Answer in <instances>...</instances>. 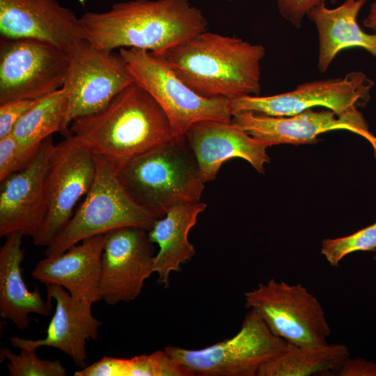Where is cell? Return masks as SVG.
I'll return each mask as SVG.
<instances>
[{
    "instance_id": "17",
    "label": "cell",
    "mask_w": 376,
    "mask_h": 376,
    "mask_svg": "<svg viewBox=\"0 0 376 376\" xmlns=\"http://www.w3.org/2000/svg\"><path fill=\"white\" fill-rule=\"evenodd\" d=\"M45 285L47 299L56 303L46 336L37 340L13 336L9 339L10 343L19 349L54 347L70 357L76 366L84 368L88 361L86 341L98 339L102 322L93 315L92 304L75 299L60 285Z\"/></svg>"
},
{
    "instance_id": "4",
    "label": "cell",
    "mask_w": 376,
    "mask_h": 376,
    "mask_svg": "<svg viewBox=\"0 0 376 376\" xmlns=\"http://www.w3.org/2000/svg\"><path fill=\"white\" fill-rule=\"evenodd\" d=\"M116 175L132 199L156 219L175 204L199 202L205 183L185 136L134 158Z\"/></svg>"
},
{
    "instance_id": "8",
    "label": "cell",
    "mask_w": 376,
    "mask_h": 376,
    "mask_svg": "<svg viewBox=\"0 0 376 376\" xmlns=\"http://www.w3.org/2000/svg\"><path fill=\"white\" fill-rule=\"evenodd\" d=\"M247 308L256 311L270 331L296 345L327 344L331 329L317 297L300 283L274 279L244 293Z\"/></svg>"
},
{
    "instance_id": "35",
    "label": "cell",
    "mask_w": 376,
    "mask_h": 376,
    "mask_svg": "<svg viewBox=\"0 0 376 376\" xmlns=\"http://www.w3.org/2000/svg\"><path fill=\"white\" fill-rule=\"evenodd\" d=\"M374 153H375V157H376V151H375Z\"/></svg>"
},
{
    "instance_id": "13",
    "label": "cell",
    "mask_w": 376,
    "mask_h": 376,
    "mask_svg": "<svg viewBox=\"0 0 376 376\" xmlns=\"http://www.w3.org/2000/svg\"><path fill=\"white\" fill-rule=\"evenodd\" d=\"M148 230L125 226L107 233L101 258L100 297L109 305L134 300L154 273Z\"/></svg>"
},
{
    "instance_id": "23",
    "label": "cell",
    "mask_w": 376,
    "mask_h": 376,
    "mask_svg": "<svg viewBox=\"0 0 376 376\" xmlns=\"http://www.w3.org/2000/svg\"><path fill=\"white\" fill-rule=\"evenodd\" d=\"M349 357L347 347L340 343L308 345L288 343L260 369L257 376H309L337 372Z\"/></svg>"
},
{
    "instance_id": "18",
    "label": "cell",
    "mask_w": 376,
    "mask_h": 376,
    "mask_svg": "<svg viewBox=\"0 0 376 376\" xmlns=\"http://www.w3.org/2000/svg\"><path fill=\"white\" fill-rule=\"evenodd\" d=\"M185 137L193 150L205 182L212 181L222 164L234 157L247 161L258 172L270 162L262 141L230 122L204 120L193 124Z\"/></svg>"
},
{
    "instance_id": "27",
    "label": "cell",
    "mask_w": 376,
    "mask_h": 376,
    "mask_svg": "<svg viewBox=\"0 0 376 376\" xmlns=\"http://www.w3.org/2000/svg\"><path fill=\"white\" fill-rule=\"evenodd\" d=\"M376 250V221L347 236L324 239L321 253L331 267H337L347 255L356 251Z\"/></svg>"
},
{
    "instance_id": "16",
    "label": "cell",
    "mask_w": 376,
    "mask_h": 376,
    "mask_svg": "<svg viewBox=\"0 0 376 376\" xmlns=\"http://www.w3.org/2000/svg\"><path fill=\"white\" fill-rule=\"evenodd\" d=\"M0 36L45 42L65 53L85 40L80 18L56 0H0Z\"/></svg>"
},
{
    "instance_id": "20",
    "label": "cell",
    "mask_w": 376,
    "mask_h": 376,
    "mask_svg": "<svg viewBox=\"0 0 376 376\" xmlns=\"http://www.w3.org/2000/svg\"><path fill=\"white\" fill-rule=\"evenodd\" d=\"M22 236L19 232L8 235L0 249V315L19 329L29 326L31 313L48 316L52 312V300L45 301L37 288L29 290L24 281Z\"/></svg>"
},
{
    "instance_id": "28",
    "label": "cell",
    "mask_w": 376,
    "mask_h": 376,
    "mask_svg": "<svg viewBox=\"0 0 376 376\" xmlns=\"http://www.w3.org/2000/svg\"><path fill=\"white\" fill-rule=\"evenodd\" d=\"M42 144H24L12 134L0 139V182L31 164Z\"/></svg>"
},
{
    "instance_id": "9",
    "label": "cell",
    "mask_w": 376,
    "mask_h": 376,
    "mask_svg": "<svg viewBox=\"0 0 376 376\" xmlns=\"http://www.w3.org/2000/svg\"><path fill=\"white\" fill-rule=\"evenodd\" d=\"M67 54L69 65L62 88L68 98L69 125L102 110L134 81L120 53L95 48L84 40Z\"/></svg>"
},
{
    "instance_id": "34",
    "label": "cell",
    "mask_w": 376,
    "mask_h": 376,
    "mask_svg": "<svg viewBox=\"0 0 376 376\" xmlns=\"http://www.w3.org/2000/svg\"><path fill=\"white\" fill-rule=\"evenodd\" d=\"M225 1H235V0H225Z\"/></svg>"
},
{
    "instance_id": "33",
    "label": "cell",
    "mask_w": 376,
    "mask_h": 376,
    "mask_svg": "<svg viewBox=\"0 0 376 376\" xmlns=\"http://www.w3.org/2000/svg\"><path fill=\"white\" fill-rule=\"evenodd\" d=\"M373 259L375 260V261L376 262V253L373 256Z\"/></svg>"
},
{
    "instance_id": "21",
    "label": "cell",
    "mask_w": 376,
    "mask_h": 376,
    "mask_svg": "<svg viewBox=\"0 0 376 376\" xmlns=\"http://www.w3.org/2000/svg\"><path fill=\"white\" fill-rule=\"evenodd\" d=\"M367 0H345L336 8L325 3L308 14L317 29L319 40L318 69L325 72L336 55L343 49L361 48L376 57V33L364 32L357 16Z\"/></svg>"
},
{
    "instance_id": "5",
    "label": "cell",
    "mask_w": 376,
    "mask_h": 376,
    "mask_svg": "<svg viewBox=\"0 0 376 376\" xmlns=\"http://www.w3.org/2000/svg\"><path fill=\"white\" fill-rule=\"evenodd\" d=\"M95 159L93 185L68 222L46 246V256L60 254L86 238L125 226L148 231L157 219L132 199L104 158L95 155Z\"/></svg>"
},
{
    "instance_id": "11",
    "label": "cell",
    "mask_w": 376,
    "mask_h": 376,
    "mask_svg": "<svg viewBox=\"0 0 376 376\" xmlns=\"http://www.w3.org/2000/svg\"><path fill=\"white\" fill-rule=\"evenodd\" d=\"M373 84L363 72L354 71L343 78L306 82L281 94L240 96L230 100V105L232 115L252 111L272 116H290L322 107L340 116L357 106L364 107Z\"/></svg>"
},
{
    "instance_id": "3",
    "label": "cell",
    "mask_w": 376,
    "mask_h": 376,
    "mask_svg": "<svg viewBox=\"0 0 376 376\" xmlns=\"http://www.w3.org/2000/svg\"><path fill=\"white\" fill-rule=\"evenodd\" d=\"M265 54L262 45L207 30L159 55L199 95L231 100L259 95Z\"/></svg>"
},
{
    "instance_id": "32",
    "label": "cell",
    "mask_w": 376,
    "mask_h": 376,
    "mask_svg": "<svg viewBox=\"0 0 376 376\" xmlns=\"http://www.w3.org/2000/svg\"><path fill=\"white\" fill-rule=\"evenodd\" d=\"M363 26L376 33V1L371 4L368 15L363 20Z\"/></svg>"
},
{
    "instance_id": "31",
    "label": "cell",
    "mask_w": 376,
    "mask_h": 376,
    "mask_svg": "<svg viewBox=\"0 0 376 376\" xmlns=\"http://www.w3.org/2000/svg\"><path fill=\"white\" fill-rule=\"evenodd\" d=\"M339 376H376V363L363 358L347 357L336 372Z\"/></svg>"
},
{
    "instance_id": "1",
    "label": "cell",
    "mask_w": 376,
    "mask_h": 376,
    "mask_svg": "<svg viewBox=\"0 0 376 376\" xmlns=\"http://www.w3.org/2000/svg\"><path fill=\"white\" fill-rule=\"evenodd\" d=\"M85 40L95 48H134L162 54L207 30L202 11L188 0H132L80 18Z\"/></svg>"
},
{
    "instance_id": "12",
    "label": "cell",
    "mask_w": 376,
    "mask_h": 376,
    "mask_svg": "<svg viewBox=\"0 0 376 376\" xmlns=\"http://www.w3.org/2000/svg\"><path fill=\"white\" fill-rule=\"evenodd\" d=\"M96 173L95 155L72 135L52 147L47 173V212L33 240L47 246L73 215L75 205L90 189Z\"/></svg>"
},
{
    "instance_id": "22",
    "label": "cell",
    "mask_w": 376,
    "mask_h": 376,
    "mask_svg": "<svg viewBox=\"0 0 376 376\" xmlns=\"http://www.w3.org/2000/svg\"><path fill=\"white\" fill-rule=\"evenodd\" d=\"M206 207L207 205L200 201L175 204L148 231L150 241L159 246L153 271L157 275V283L165 288L169 285L171 274L179 272L181 265L194 256L196 251L188 236Z\"/></svg>"
},
{
    "instance_id": "2",
    "label": "cell",
    "mask_w": 376,
    "mask_h": 376,
    "mask_svg": "<svg viewBox=\"0 0 376 376\" xmlns=\"http://www.w3.org/2000/svg\"><path fill=\"white\" fill-rule=\"evenodd\" d=\"M72 135L116 171L175 136L166 113L134 81L102 110L71 123Z\"/></svg>"
},
{
    "instance_id": "24",
    "label": "cell",
    "mask_w": 376,
    "mask_h": 376,
    "mask_svg": "<svg viewBox=\"0 0 376 376\" xmlns=\"http://www.w3.org/2000/svg\"><path fill=\"white\" fill-rule=\"evenodd\" d=\"M68 104L63 88L39 98L17 121L12 134L28 145L40 143L56 132L72 135L67 121Z\"/></svg>"
},
{
    "instance_id": "10",
    "label": "cell",
    "mask_w": 376,
    "mask_h": 376,
    "mask_svg": "<svg viewBox=\"0 0 376 376\" xmlns=\"http://www.w3.org/2000/svg\"><path fill=\"white\" fill-rule=\"evenodd\" d=\"M68 65L67 53L49 43L0 38V103L36 100L59 90Z\"/></svg>"
},
{
    "instance_id": "30",
    "label": "cell",
    "mask_w": 376,
    "mask_h": 376,
    "mask_svg": "<svg viewBox=\"0 0 376 376\" xmlns=\"http://www.w3.org/2000/svg\"><path fill=\"white\" fill-rule=\"evenodd\" d=\"M327 0H276L281 15L295 28L300 29L306 15Z\"/></svg>"
},
{
    "instance_id": "6",
    "label": "cell",
    "mask_w": 376,
    "mask_h": 376,
    "mask_svg": "<svg viewBox=\"0 0 376 376\" xmlns=\"http://www.w3.org/2000/svg\"><path fill=\"white\" fill-rule=\"evenodd\" d=\"M134 81L156 100L166 113L175 136H183L194 123L230 122V100L202 97L186 85L160 55L134 48H120Z\"/></svg>"
},
{
    "instance_id": "25",
    "label": "cell",
    "mask_w": 376,
    "mask_h": 376,
    "mask_svg": "<svg viewBox=\"0 0 376 376\" xmlns=\"http://www.w3.org/2000/svg\"><path fill=\"white\" fill-rule=\"evenodd\" d=\"M75 376H193L164 350L132 358L104 356Z\"/></svg>"
},
{
    "instance_id": "19",
    "label": "cell",
    "mask_w": 376,
    "mask_h": 376,
    "mask_svg": "<svg viewBox=\"0 0 376 376\" xmlns=\"http://www.w3.org/2000/svg\"><path fill=\"white\" fill-rule=\"evenodd\" d=\"M107 234L86 238L65 251L48 256L31 276L45 284L65 288L75 299L93 304L101 300V258Z\"/></svg>"
},
{
    "instance_id": "26",
    "label": "cell",
    "mask_w": 376,
    "mask_h": 376,
    "mask_svg": "<svg viewBox=\"0 0 376 376\" xmlns=\"http://www.w3.org/2000/svg\"><path fill=\"white\" fill-rule=\"evenodd\" d=\"M19 354L3 347L0 351V362L7 361L11 376H65L66 368L60 360L42 359L36 349L20 348Z\"/></svg>"
},
{
    "instance_id": "7",
    "label": "cell",
    "mask_w": 376,
    "mask_h": 376,
    "mask_svg": "<svg viewBox=\"0 0 376 376\" xmlns=\"http://www.w3.org/2000/svg\"><path fill=\"white\" fill-rule=\"evenodd\" d=\"M288 344L270 331L256 311L250 309L232 338L198 350L169 345L164 350L193 376H257L260 369Z\"/></svg>"
},
{
    "instance_id": "14",
    "label": "cell",
    "mask_w": 376,
    "mask_h": 376,
    "mask_svg": "<svg viewBox=\"0 0 376 376\" xmlns=\"http://www.w3.org/2000/svg\"><path fill=\"white\" fill-rule=\"evenodd\" d=\"M231 122L269 147L279 144H306L318 141L320 134L345 130L367 139L376 150V137L362 113L355 109L343 115L331 110L312 109L290 116H272L252 111L233 115Z\"/></svg>"
},
{
    "instance_id": "29",
    "label": "cell",
    "mask_w": 376,
    "mask_h": 376,
    "mask_svg": "<svg viewBox=\"0 0 376 376\" xmlns=\"http://www.w3.org/2000/svg\"><path fill=\"white\" fill-rule=\"evenodd\" d=\"M38 99H16L0 103V139L12 134L17 121Z\"/></svg>"
},
{
    "instance_id": "15",
    "label": "cell",
    "mask_w": 376,
    "mask_h": 376,
    "mask_svg": "<svg viewBox=\"0 0 376 376\" xmlns=\"http://www.w3.org/2000/svg\"><path fill=\"white\" fill-rule=\"evenodd\" d=\"M54 143L52 136L24 169L10 175L0 186V237L13 232L33 240L40 232L47 212V173Z\"/></svg>"
}]
</instances>
